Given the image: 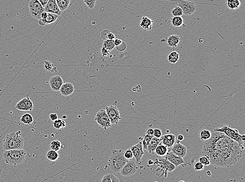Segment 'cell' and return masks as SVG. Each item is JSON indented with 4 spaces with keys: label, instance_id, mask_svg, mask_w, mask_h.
Here are the masks:
<instances>
[{
    "label": "cell",
    "instance_id": "6da1fadb",
    "mask_svg": "<svg viewBox=\"0 0 245 182\" xmlns=\"http://www.w3.org/2000/svg\"><path fill=\"white\" fill-rule=\"evenodd\" d=\"M202 153L209 157L212 164L230 167L240 160L243 151L238 143L224 133L213 131L211 137L203 143Z\"/></svg>",
    "mask_w": 245,
    "mask_h": 182
},
{
    "label": "cell",
    "instance_id": "7a4b0ae2",
    "mask_svg": "<svg viewBox=\"0 0 245 182\" xmlns=\"http://www.w3.org/2000/svg\"><path fill=\"white\" fill-rule=\"evenodd\" d=\"M3 144L4 150L23 149L24 140L21 131L12 132L6 135L3 140Z\"/></svg>",
    "mask_w": 245,
    "mask_h": 182
},
{
    "label": "cell",
    "instance_id": "3957f363",
    "mask_svg": "<svg viewBox=\"0 0 245 182\" xmlns=\"http://www.w3.org/2000/svg\"><path fill=\"white\" fill-rule=\"evenodd\" d=\"M122 150H113L109 157L108 163L111 170L114 173H120L128 160L124 158Z\"/></svg>",
    "mask_w": 245,
    "mask_h": 182
},
{
    "label": "cell",
    "instance_id": "277c9868",
    "mask_svg": "<svg viewBox=\"0 0 245 182\" xmlns=\"http://www.w3.org/2000/svg\"><path fill=\"white\" fill-rule=\"evenodd\" d=\"M26 154V152L22 149L7 150L3 152V158L6 164L17 165L25 161Z\"/></svg>",
    "mask_w": 245,
    "mask_h": 182
},
{
    "label": "cell",
    "instance_id": "5b68a950",
    "mask_svg": "<svg viewBox=\"0 0 245 182\" xmlns=\"http://www.w3.org/2000/svg\"><path fill=\"white\" fill-rule=\"evenodd\" d=\"M214 131L224 133L225 135L230 137V139L238 143L240 146H243L245 143V142L242 140V135L239 134L238 130L233 129L229 125H224L221 127L216 128Z\"/></svg>",
    "mask_w": 245,
    "mask_h": 182
},
{
    "label": "cell",
    "instance_id": "8992f818",
    "mask_svg": "<svg viewBox=\"0 0 245 182\" xmlns=\"http://www.w3.org/2000/svg\"><path fill=\"white\" fill-rule=\"evenodd\" d=\"M155 165H157L158 168H157L156 171L162 172V176L164 175L165 177H167V174L168 172H171L175 170L176 167L170 163L167 158H156L154 162Z\"/></svg>",
    "mask_w": 245,
    "mask_h": 182
},
{
    "label": "cell",
    "instance_id": "52a82bcc",
    "mask_svg": "<svg viewBox=\"0 0 245 182\" xmlns=\"http://www.w3.org/2000/svg\"><path fill=\"white\" fill-rule=\"evenodd\" d=\"M28 7L31 16L37 20L40 19L41 13L44 11V7L38 0H30Z\"/></svg>",
    "mask_w": 245,
    "mask_h": 182
},
{
    "label": "cell",
    "instance_id": "ba28073f",
    "mask_svg": "<svg viewBox=\"0 0 245 182\" xmlns=\"http://www.w3.org/2000/svg\"><path fill=\"white\" fill-rule=\"evenodd\" d=\"M95 120L101 127L107 129L111 127V124L105 110H99L96 115Z\"/></svg>",
    "mask_w": 245,
    "mask_h": 182
},
{
    "label": "cell",
    "instance_id": "9c48e42d",
    "mask_svg": "<svg viewBox=\"0 0 245 182\" xmlns=\"http://www.w3.org/2000/svg\"><path fill=\"white\" fill-rule=\"evenodd\" d=\"M138 170V165L136 162L131 159L128 160V162L125 164L120 171V174L123 176L128 177L134 175Z\"/></svg>",
    "mask_w": 245,
    "mask_h": 182
},
{
    "label": "cell",
    "instance_id": "30bf717a",
    "mask_svg": "<svg viewBox=\"0 0 245 182\" xmlns=\"http://www.w3.org/2000/svg\"><path fill=\"white\" fill-rule=\"evenodd\" d=\"M105 110L111 124H118L119 121L122 119L119 109L117 106L111 105L110 106H107Z\"/></svg>",
    "mask_w": 245,
    "mask_h": 182
},
{
    "label": "cell",
    "instance_id": "8fae6325",
    "mask_svg": "<svg viewBox=\"0 0 245 182\" xmlns=\"http://www.w3.org/2000/svg\"><path fill=\"white\" fill-rule=\"evenodd\" d=\"M178 6L182 9L183 14L185 15H192L197 10V6L194 2L186 0L179 1Z\"/></svg>",
    "mask_w": 245,
    "mask_h": 182
},
{
    "label": "cell",
    "instance_id": "7c38bea8",
    "mask_svg": "<svg viewBox=\"0 0 245 182\" xmlns=\"http://www.w3.org/2000/svg\"><path fill=\"white\" fill-rule=\"evenodd\" d=\"M130 149L132 152L133 157L135 158L136 164H141L142 158L144 155L142 142L138 143L135 145L131 146Z\"/></svg>",
    "mask_w": 245,
    "mask_h": 182
},
{
    "label": "cell",
    "instance_id": "4fadbf2b",
    "mask_svg": "<svg viewBox=\"0 0 245 182\" xmlns=\"http://www.w3.org/2000/svg\"><path fill=\"white\" fill-rule=\"evenodd\" d=\"M16 108L17 110L27 111H32L34 108V103L28 96L26 98H24L21 100L16 105Z\"/></svg>",
    "mask_w": 245,
    "mask_h": 182
},
{
    "label": "cell",
    "instance_id": "5bb4252c",
    "mask_svg": "<svg viewBox=\"0 0 245 182\" xmlns=\"http://www.w3.org/2000/svg\"><path fill=\"white\" fill-rule=\"evenodd\" d=\"M165 158H167L170 163L174 164L176 167L179 165H186V163L184 159L181 156L174 154L170 149L168 150L166 154L165 155Z\"/></svg>",
    "mask_w": 245,
    "mask_h": 182
},
{
    "label": "cell",
    "instance_id": "9a60e30c",
    "mask_svg": "<svg viewBox=\"0 0 245 182\" xmlns=\"http://www.w3.org/2000/svg\"><path fill=\"white\" fill-rule=\"evenodd\" d=\"M170 150L174 154L181 156L182 158L186 156L187 151L186 146L181 144V143L178 142V141L175 143L174 145L170 148Z\"/></svg>",
    "mask_w": 245,
    "mask_h": 182
},
{
    "label": "cell",
    "instance_id": "2e32d148",
    "mask_svg": "<svg viewBox=\"0 0 245 182\" xmlns=\"http://www.w3.org/2000/svg\"><path fill=\"white\" fill-rule=\"evenodd\" d=\"M44 11L60 15L62 12L58 7L56 0H48L47 3L44 7Z\"/></svg>",
    "mask_w": 245,
    "mask_h": 182
},
{
    "label": "cell",
    "instance_id": "e0dca14e",
    "mask_svg": "<svg viewBox=\"0 0 245 182\" xmlns=\"http://www.w3.org/2000/svg\"><path fill=\"white\" fill-rule=\"evenodd\" d=\"M63 84V79L59 75L52 76L49 80L50 86L53 91H59Z\"/></svg>",
    "mask_w": 245,
    "mask_h": 182
},
{
    "label": "cell",
    "instance_id": "ac0fdd59",
    "mask_svg": "<svg viewBox=\"0 0 245 182\" xmlns=\"http://www.w3.org/2000/svg\"><path fill=\"white\" fill-rule=\"evenodd\" d=\"M160 143L168 148L172 147L176 142V136L174 134H167L160 137Z\"/></svg>",
    "mask_w": 245,
    "mask_h": 182
},
{
    "label": "cell",
    "instance_id": "d6986e66",
    "mask_svg": "<svg viewBox=\"0 0 245 182\" xmlns=\"http://www.w3.org/2000/svg\"><path fill=\"white\" fill-rule=\"evenodd\" d=\"M60 91L61 95L64 97L69 96L74 91V87L73 84L71 83H63L60 89Z\"/></svg>",
    "mask_w": 245,
    "mask_h": 182
},
{
    "label": "cell",
    "instance_id": "ffe728a7",
    "mask_svg": "<svg viewBox=\"0 0 245 182\" xmlns=\"http://www.w3.org/2000/svg\"><path fill=\"white\" fill-rule=\"evenodd\" d=\"M59 15L54 13H47V17L45 20L40 19L38 20V24L41 26H44L46 24H50L55 22Z\"/></svg>",
    "mask_w": 245,
    "mask_h": 182
},
{
    "label": "cell",
    "instance_id": "44dd1931",
    "mask_svg": "<svg viewBox=\"0 0 245 182\" xmlns=\"http://www.w3.org/2000/svg\"><path fill=\"white\" fill-rule=\"evenodd\" d=\"M160 143V138H157V137H152L151 140L150 141V143L148 144L147 150L148 152V153L151 154H155V151L157 146Z\"/></svg>",
    "mask_w": 245,
    "mask_h": 182
},
{
    "label": "cell",
    "instance_id": "7402d4cb",
    "mask_svg": "<svg viewBox=\"0 0 245 182\" xmlns=\"http://www.w3.org/2000/svg\"><path fill=\"white\" fill-rule=\"evenodd\" d=\"M153 24V21L149 17L143 16L140 21V26L143 29L146 30H151Z\"/></svg>",
    "mask_w": 245,
    "mask_h": 182
},
{
    "label": "cell",
    "instance_id": "603a6c76",
    "mask_svg": "<svg viewBox=\"0 0 245 182\" xmlns=\"http://www.w3.org/2000/svg\"><path fill=\"white\" fill-rule=\"evenodd\" d=\"M181 41V38L177 35H172L169 36L167 40V44L172 48L177 47Z\"/></svg>",
    "mask_w": 245,
    "mask_h": 182
},
{
    "label": "cell",
    "instance_id": "cb8c5ba5",
    "mask_svg": "<svg viewBox=\"0 0 245 182\" xmlns=\"http://www.w3.org/2000/svg\"><path fill=\"white\" fill-rule=\"evenodd\" d=\"M168 148H167V146H165L164 144L160 143L157 146L156 148L155 149V153L157 155L160 156V157L165 156L168 150Z\"/></svg>",
    "mask_w": 245,
    "mask_h": 182
},
{
    "label": "cell",
    "instance_id": "d4e9b609",
    "mask_svg": "<svg viewBox=\"0 0 245 182\" xmlns=\"http://www.w3.org/2000/svg\"><path fill=\"white\" fill-rule=\"evenodd\" d=\"M227 6L231 10H236L240 7V0H227Z\"/></svg>",
    "mask_w": 245,
    "mask_h": 182
},
{
    "label": "cell",
    "instance_id": "484cf974",
    "mask_svg": "<svg viewBox=\"0 0 245 182\" xmlns=\"http://www.w3.org/2000/svg\"><path fill=\"white\" fill-rule=\"evenodd\" d=\"M56 1L58 7L60 11L62 12L67 10V9L68 8L71 0H56Z\"/></svg>",
    "mask_w": 245,
    "mask_h": 182
},
{
    "label": "cell",
    "instance_id": "4316f807",
    "mask_svg": "<svg viewBox=\"0 0 245 182\" xmlns=\"http://www.w3.org/2000/svg\"><path fill=\"white\" fill-rule=\"evenodd\" d=\"M46 157L50 161L55 162L59 158V154L58 152L51 149L46 154Z\"/></svg>",
    "mask_w": 245,
    "mask_h": 182
},
{
    "label": "cell",
    "instance_id": "83f0119b",
    "mask_svg": "<svg viewBox=\"0 0 245 182\" xmlns=\"http://www.w3.org/2000/svg\"><path fill=\"white\" fill-rule=\"evenodd\" d=\"M20 121L23 124L30 125L34 122V119L31 114L26 113L22 116Z\"/></svg>",
    "mask_w": 245,
    "mask_h": 182
},
{
    "label": "cell",
    "instance_id": "f1b7e54d",
    "mask_svg": "<svg viewBox=\"0 0 245 182\" xmlns=\"http://www.w3.org/2000/svg\"><path fill=\"white\" fill-rule=\"evenodd\" d=\"M172 24L175 28H179L184 25V20L181 16H173L171 19Z\"/></svg>",
    "mask_w": 245,
    "mask_h": 182
},
{
    "label": "cell",
    "instance_id": "f546056e",
    "mask_svg": "<svg viewBox=\"0 0 245 182\" xmlns=\"http://www.w3.org/2000/svg\"><path fill=\"white\" fill-rule=\"evenodd\" d=\"M179 59V54L176 51H172L169 54L168 60L171 64H175L177 63Z\"/></svg>",
    "mask_w": 245,
    "mask_h": 182
},
{
    "label": "cell",
    "instance_id": "4dcf8cb0",
    "mask_svg": "<svg viewBox=\"0 0 245 182\" xmlns=\"http://www.w3.org/2000/svg\"><path fill=\"white\" fill-rule=\"evenodd\" d=\"M101 181L102 182H118L120 180L113 174L110 173L103 176Z\"/></svg>",
    "mask_w": 245,
    "mask_h": 182
},
{
    "label": "cell",
    "instance_id": "1f68e13d",
    "mask_svg": "<svg viewBox=\"0 0 245 182\" xmlns=\"http://www.w3.org/2000/svg\"><path fill=\"white\" fill-rule=\"evenodd\" d=\"M53 127L56 129L60 130V129H63L65 127L66 125H67V124H66L64 121L63 120V119L58 118L56 120L53 121Z\"/></svg>",
    "mask_w": 245,
    "mask_h": 182
},
{
    "label": "cell",
    "instance_id": "d6a6232c",
    "mask_svg": "<svg viewBox=\"0 0 245 182\" xmlns=\"http://www.w3.org/2000/svg\"><path fill=\"white\" fill-rule=\"evenodd\" d=\"M211 136V132L208 130L203 129L200 132V139L202 141H206L209 139Z\"/></svg>",
    "mask_w": 245,
    "mask_h": 182
},
{
    "label": "cell",
    "instance_id": "836d02e7",
    "mask_svg": "<svg viewBox=\"0 0 245 182\" xmlns=\"http://www.w3.org/2000/svg\"><path fill=\"white\" fill-rule=\"evenodd\" d=\"M103 47L107 48L109 50H112L115 48V45L114 44V40H106L104 41L103 43Z\"/></svg>",
    "mask_w": 245,
    "mask_h": 182
},
{
    "label": "cell",
    "instance_id": "e575fe53",
    "mask_svg": "<svg viewBox=\"0 0 245 182\" xmlns=\"http://www.w3.org/2000/svg\"><path fill=\"white\" fill-rule=\"evenodd\" d=\"M153 136H150L148 134H147L145 135L143 138V141H142V146L143 149L147 150V148L148 146V144L150 143V141L151 140L152 137H153Z\"/></svg>",
    "mask_w": 245,
    "mask_h": 182
},
{
    "label": "cell",
    "instance_id": "d590c367",
    "mask_svg": "<svg viewBox=\"0 0 245 182\" xmlns=\"http://www.w3.org/2000/svg\"><path fill=\"white\" fill-rule=\"evenodd\" d=\"M61 147V143L58 140H53L50 143V148L51 150L56 151H59Z\"/></svg>",
    "mask_w": 245,
    "mask_h": 182
},
{
    "label": "cell",
    "instance_id": "8d00e7d4",
    "mask_svg": "<svg viewBox=\"0 0 245 182\" xmlns=\"http://www.w3.org/2000/svg\"><path fill=\"white\" fill-rule=\"evenodd\" d=\"M198 160L200 162H201L202 164H203L204 166H208L211 164L209 157L207 155H203L202 156H200Z\"/></svg>",
    "mask_w": 245,
    "mask_h": 182
},
{
    "label": "cell",
    "instance_id": "74e56055",
    "mask_svg": "<svg viewBox=\"0 0 245 182\" xmlns=\"http://www.w3.org/2000/svg\"><path fill=\"white\" fill-rule=\"evenodd\" d=\"M171 13L173 16H181L184 15L182 9L179 6H177L172 9Z\"/></svg>",
    "mask_w": 245,
    "mask_h": 182
},
{
    "label": "cell",
    "instance_id": "f35d334b",
    "mask_svg": "<svg viewBox=\"0 0 245 182\" xmlns=\"http://www.w3.org/2000/svg\"><path fill=\"white\" fill-rule=\"evenodd\" d=\"M83 1L89 9L92 10L95 7L96 0H83Z\"/></svg>",
    "mask_w": 245,
    "mask_h": 182
},
{
    "label": "cell",
    "instance_id": "ab89813d",
    "mask_svg": "<svg viewBox=\"0 0 245 182\" xmlns=\"http://www.w3.org/2000/svg\"><path fill=\"white\" fill-rule=\"evenodd\" d=\"M123 155H124V158H126L127 160H130L133 158V153H132L131 150L130 149V148L128 149L125 151H124Z\"/></svg>",
    "mask_w": 245,
    "mask_h": 182
},
{
    "label": "cell",
    "instance_id": "60d3db41",
    "mask_svg": "<svg viewBox=\"0 0 245 182\" xmlns=\"http://www.w3.org/2000/svg\"><path fill=\"white\" fill-rule=\"evenodd\" d=\"M116 50H117L119 52H124L125 50H126L127 48V44L125 42L122 41L120 45L115 46Z\"/></svg>",
    "mask_w": 245,
    "mask_h": 182
},
{
    "label": "cell",
    "instance_id": "b9f144b4",
    "mask_svg": "<svg viewBox=\"0 0 245 182\" xmlns=\"http://www.w3.org/2000/svg\"><path fill=\"white\" fill-rule=\"evenodd\" d=\"M204 169V165L202 164L201 162L199 161L197 162V163L194 164V170L195 171H199L203 170Z\"/></svg>",
    "mask_w": 245,
    "mask_h": 182
},
{
    "label": "cell",
    "instance_id": "7bdbcfd3",
    "mask_svg": "<svg viewBox=\"0 0 245 182\" xmlns=\"http://www.w3.org/2000/svg\"><path fill=\"white\" fill-rule=\"evenodd\" d=\"M110 32L108 29H104L103 31H102V32L101 33V37L102 39L104 40V41L108 40V35Z\"/></svg>",
    "mask_w": 245,
    "mask_h": 182
},
{
    "label": "cell",
    "instance_id": "ee69618b",
    "mask_svg": "<svg viewBox=\"0 0 245 182\" xmlns=\"http://www.w3.org/2000/svg\"><path fill=\"white\" fill-rule=\"evenodd\" d=\"M53 64L49 61L44 62V68L47 71H51L53 68Z\"/></svg>",
    "mask_w": 245,
    "mask_h": 182
},
{
    "label": "cell",
    "instance_id": "f6af8a7d",
    "mask_svg": "<svg viewBox=\"0 0 245 182\" xmlns=\"http://www.w3.org/2000/svg\"><path fill=\"white\" fill-rule=\"evenodd\" d=\"M154 130L153 136L157 138H160L162 136V131L159 129H154Z\"/></svg>",
    "mask_w": 245,
    "mask_h": 182
},
{
    "label": "cell",
    "instance_id": "bcb514c9",
    "mask_svg": "<svg viewBox=\"0 0 245 182\" xmlns=\"http://www.w3.org/2000/svg\"><path fill=\"white\" fill-rule=\"evenodd\" d=\"M101 52H102V56H103V57H105V56H107L109 55L110 50H107V49L105 47H102V50H101Z\"/></svg>",
    "mask_w": 245,
    "mask_h": 182
},
{
    "label": "cell",
    "instance_id": "7dc6e473",
    "mask_svg": "<svg viewBox=\"0 0 245 182\" xmlns=\"http://www.w3.org/2000/svg\"><path fill=\"white\" fill-rule=\"evenodd\" d=\"M49 117L50 120L51 121H54L56 120L58 118V115L56 114H55V113H52V114H50L49 115Z\"/></svg>",
    "mask_w": 245,
    "mask_h": 182
},
{
    "label": "cell",
    "instance_id": "c3c4849f",
    "mask_svg": "<svg viewBox=\"0 0 245 182\" xmlns=\"http://www.w3.org/2000/svg\"><path fill=\"white\" fill-rule=\"evenodd\" d=\"M107 39L108 40H114L115 39V35L113 33L110 32L108 35Z\"/></svg>",
    "mask_w": 245,
    "mask_h": 182
},
{
    "label": "cell",
    "instance_id": "681fc988",
    "mask_svg": "<svg viewBox=\"0 0 245 182\" xmlns=\"http://www.w3.org/2000/svg\"><path fill=\"white\" fill-rule=\"evenodd\" d=\"M122 42V41H121V40L118 39H118H114V45H115V46L120 45Z\"/></svg>",
    "mask_w": 245,
    "mask_h": 182
},
{
    "label": "cell",
    "instance_id": "f907efd6",
    "mask_svg": "<svg viewBox=\"0 0 245 182\" xmlns=\"http://www.w3.org/2000/svg\"><path fill=\"white\" fill-rule=\"evenodd\" d=\"M47 17V12L44 11L41 14V16H40V19H42L43 20L46 19V18Z\"/></svg>",
    "mask_w": 245,
    "mask_h": 182
},
{
    "label": "cell",
    "instance_id": "816d5d0a",
    "mask_svg": "<svg viewBox=\"0 0 245 182\" xmlns=\"http://www.w3.org/2000/svg\"><path fill=\"white\" fill-rule=\"evenodd\" d=\"M147 134H148V135L153 136L154 130L153 129H152V128L147 129Z\"/></svg>",
    "mask_w": 245,
    "mask_h": 182
},
{
    "label": "cell",
    "instance_id": "f5cc1de1",
    "mask_svg": "<svg viewBox=\"0 0 245 182\" xmlns=\"http://www.w3.org/2000/svg\"><path fill=\"white\" fill-rule=\"evenodd\" d=\"M40 3L41 4V5H43L44 7L45 6V5H46V4L47 3V2H48V0H38Z\"/></svg>",
    "mask_w": 245,
    "mask_h": 182
},
{
    "label": "cell",
    "instance_id": "db71d44e",
    "mask_svg": "<svg viewBox=\"0 0 245 182\" xmlns=\"http://www.w3.org/2000/svg\"><path fill=\"white\" fill-rule=\"evenodd\" d=\"M177 140L178 141H181L182 140H184V136H182L181 134H179L177 136Z\"/></svg>",
    "mask_w": 245,
    "mask_h": 182
},
{
    "label": "cell",
    "instance_id": "11a10c76",
    "mask_svg": "<svg viewBox=\"0 0 245 182\" xmlns=\"http://www.w3.org/2000/svg\"><path fill=\"white\" fill-rule=\"evenodd\" d=\"M147 164H148V165H153V164H154V161H153V160H148Z\"/></svg>",
    "mask_w": 245,
    "mask_h": 182
},
{
    "label": "cell",
    "instance_id": "9f6ffc18",
    "mask_svg": "<svg viewBox=\"0 0 245 182\" xmlns=\"http://www.w3.org/2000/svg\"><path fill=\"white\" fill-rule=\"evenodd\" d=\"M242 140L243 142H245V134H243V135H242Z\"/></svg>",
    "mask_w": 245,
    "mask_h": 182
},
{
    "label": "cell",
    "instance_id": "6f0895ef",
    "mask_svg": "<svg viewBox=\"0 0 245 182\" xmlns=\"http://www.w3.org/2000/svg\"><path fill=\"white\" fill-rule=\"evenodd\" d=\"M206 174H207V175H208V176H211L212 173H211V171H208V172H206Z\"/></svg>",
    "mask_w": 245,
    "mask_h": 182
}]
</instances>
